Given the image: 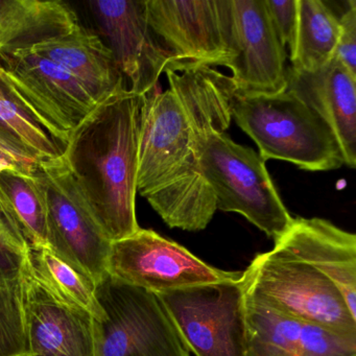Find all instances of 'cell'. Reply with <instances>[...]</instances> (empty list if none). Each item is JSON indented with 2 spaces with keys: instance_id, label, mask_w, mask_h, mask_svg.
Returning <instances> with one entry per match:
<instances>
[{
  "instance_id": "cell-4",
  "label": "cell",
  "mask_w": 356,
  "mask_h": 356,
  "mask_svg": "<svg viewBox=\"0 0 356 356\" xmlns=\"http://www.w3.org/2000/svg\"><path fill=\"white\" fill-rule=\"evenodd\" d=\"M197 147L218 209L241 214L274 241L286 232L293 218L259 154L216 129L202 132Z\"/></svg>"
},
{
  "instance_id": "cell-19",
  "label": "cell",
  "mask_w": 356,
  "mask_h": 356,
  "mask_svg": "<svg viewBox=\"0 0 356 356\" xmlns=\"http://www.w3.org/2000/svg\"><path fill=\"white\" fill-rule=\"evenodd\" d=\"M78 24L74 10L61 0H0V49L32 47Z\"/></svg>"
},
{
  "instance_id": "cell-12",
  "label": "cell",
  "mask_w": 356,
  "mask_h": 356,
  "mask_svg": "<svg viewBox=\"0 0 356 356\" xmlns=\"http://www.w3.org/2000/svg\"><path fill=\"white\" fill-rule=\"evenodd\" d=\"M231 59L225 67L237 95H274L286 90V51L264 0H229Z\"/></svg>"
},
{
  "instance_id": "cell-29",
  "label": "cell",
  "mask_w": 356,
  "mask_h": 356,
  "mask_svg": "<svg viewBox=\"0 0 356 356\" xmlns=\"http://www.w3.org/2000/svg\"><path fill=\"white\" fill-rule=\"evenodd\" d=\"M5 220V218H3V213H1V208H0V220Z\"/></svg>"
},
{
  "instance_id": "cell-2",
  "label": "cell",
  "mask_w": 356,
  "mask_h": 356,
  "mask_svg": "<svg viewBox=\"0 0 356 356\" xmlns=\"http://www.w3.org/2000/svg\"><path fill=\"white\" fill-rule=\"evenodd\" d=\"M145 95L114 91L70 133L64 160L93 216L111 241L140 229L137 174Z\"/></svg>"
},
{
  "instance_id": "cell-6",
  "label": "cell",
  "mask_w": 356,
  "mask_h": 356,
  "mask_svg": "<svg viewBox=\"0 0 356 356\" xmlns=\"http://www.w3.org/2000/svg\"><path fill=\"white\" fill-rule=\"evenodd\" d=\"M95 296L105 312L95 320V356H191L155 293L107 274Z\"/></svg>"
},
{
  "instance_id": "cell-20",
  "label": "cell",
  "mask_w": 356,
  "mask_h": 356,
  "mask_svg": "<svg viewBox=\"0 0 356 356\" xmlns=\"http://www.w3.org/2000/svg\"><path fill=\"white\" fill-rule=\"evenodd\" d=\"M0 208L10 228L26 247H47V201L36 172L0 170Z\"/></svg>"
},
{
  "instance_id": "cell-16",
  "label": "cell",
  "mask_w": 356,
  "mask_h": 356,
  "mask_svg": "<svg viewBox=\"0 0 356 356\" xmlns=\"http://www.w3.org/2000/svg\"><path fill=\"white\" fill-rule=\"evenodd\" d=\"M247 356H356V337L245 299Z\"/></svg>"
},
{
  "instance_id": "cell-15",
  "label": "cell",
  "mask_w": 356,
  "mask_h": 356,
  "mask_svg": "<svg viewBox=\"0 0 356 356\" xmlns=\"http://www.w3.org/2000/svg\"><path fill=\"white\" fill-rule=\"evenodd\" d=\"M274 250L309 264L337 287L356 318V236L323 218H293Z\"/></svg>"
},
{
  "instance_id": "cell-17",
  "label": "cell",
  "mask_w": 356,
  "mask_h": 356,
  "mask_svg": "<svg viewBox=\"0 0 356 356\" xmlns=\"http://www.w3.org/2000/svg\"><path fill=\"white\" fill-rule=\"evenodd\" d=\"M286 90L324 120L339 143L343 163L356 165V78L333 58L314 72L286 70Z\"/></svg>"
},
{
  "instance_id": "cell-25",
  "label": "cell",
  "mask_w": 356,
  "mask_h": 356,
  "mask_svg": "<svg viewBox=\"0 0 356 356\" xmlns=\"http://www.w3.org/2000/svg\"><path fill=\"white\" fill-rule=\"evenodd\" d=\"M26 257L28 247L5 220H0V285L22 281Z\"/></svg>"
},
{
  "instance_id": "cell-8",
  "label": "cell",
  "mask_w": 356,
  "mask_h": 356,
  "mask_svg": "<svg viewBox=\"0 0 356 356\" xmlns=\"http://www.w3.org/2000/svg\"><path fill=\"white\" fill-rule=\"evenodd\" d=\"M35 172L47 201V247L97 284L108 274L112 241L93 216L63 156L42 160Z\"/></svg>"
},
{
  "instance_id": "cell-27",
  "label": "cell",
  "mask_w": 356,
  "mask_h": 356,
  "mask_svg": "<svg viewBox=\"0 0 356 356\" xmlns=\"http://www.w3.org/2000/svg\"><path fill=\"white\" fill-rule=\"evenodd\" d=\"M264 3L279 40L285 49H291L297 24V0H264Z\"/></svg>"
},
{
  "instance_id": "cell-13",
  "label": "cell",
  "mask_w": 356,
  "mask_h": 356,
  "mask_svg": "<svg viewBox=\"0 0 356 356\" xmlns=\"http://www.w3.org/2000/svg\"><path fill=\"white\" fill-rule=\"evenodd\" d=\"M88 6L128 90L153 92L172 61L149 26L147 1L91 0Z\"/></svg>"
},
{
  "instance_id": "cell-24",
  "label": "cell",
  "mask_w": 356,
  "mask_h": 356,
  "mask_svg": "<svg viewBox=\"0 0 356 356\" xmlns=\"http://www.w3.org/2000/svg\"><path fill=\"white\" fill-rule=\"evenodd\" d=\"M0 356H30L24 330L22 281L0 285Z\"/></svg>"
},
{
  "instance_id": "cell-18",
  "label": "cell",
  "mask_w": 356,
  "mask_h": 356,
  "mask_svg": "<svg viewBox=\"0 0 356 356\" xmlns=\"http://www.w3.org/2000/svg\"><path fill=\"white\" fill-rule=\"evenodd\" d=\"M31 49L78 79L97 103L118 89L127 88L124 76L103 39L81 24Z\"/></svg>"
},
{
  "instance_id": "cell-1",
  "label": "cell",
  "mask_w": 356,
  "mask_h": 356,
  "mask_svg": "<svg viewBox=\"0 0 356 356\" xmlns=\"http://www.w3.org/2000/svg\"><path fill=\"white\" fill-rule=\"evenodd\" d=\"M164 74L168 88L145 95L137 193L170 228L201 231L218 208L197 140L208 129L228 130L236 89L230 76L210 66L172 63Z\"/></svg>"
},
{
  "instance_id": "cell-5",
  "label": "cell",
  "mask_w": 356,
  "mask_h": 356,
  "mask_svg": "<svg viewBox=\"0 0 356 356\" xmlns=\"http://www.w3.org/2000/svg\"><path fill=\"white\" fill-rule=\"evenodd\" d=\"M243 274L248 301L356 337V318L341 291L309 264L273 249L256 255Z\"/></svg>"
},
{
  "instance_id": "cell-22",
  "label": "cell",
  "mask_w": 356,
  "mask_h": 356,
  "mask_svg": "<svg viewBox=\"0 0 356 356\" xmlns=\"http://www.w3.org/2000/svg\"><path fill=\"white\" fill-rule=\"evenodd\" d=\"M0 139L40 160L62 157L66 145L22 101L0 70Z\"/></svg>"
},
{
  "instance_id": "cell-26",
  "label": "cell",
  "mask_w": 356,
  "mask_h": 356,
  "mask_svg": "<svg viewBox=\"0 0 356 356\" xmlns=\"http://www.w3.org/2000/svg\"><path fill=\"white\" fill-rule=\"evenodd\" d=\"M341 33L335 58L356 78V1L350 0L345 11L339 15Z\"/></svg>"
},
{
  "instance_id": "cell-10",
  "label": "cell",
  "mask_w": 356,
  "mask_h": 356,
  "mask_svg": "<svg viewBox=\"0 0 356 356\" xmlns=\"http://www.w3.org/2000/svg\"><path fill=\"white\" fill-rule=\"evenodd\" d=\"M0 70L22 101L64 145L97 102L61 66L31 47L0 49Z\"/></svg>"
},
{
  "instance_id": "cell-7",
  "label": "cell",
  "mask_w": 356,
  "mask_h": 356,
  "mask_svg": "<svg viewBox=\"0 0 356 356\" xmlns=\"http://www.w3.org/2000/svg\"><path fill=\"white\" fill-rule=\"evenodd\" d=\"M241 281L156 293L185 345L195 356H247L245 293Z\"/></svg>"
},
{
  "instance_id": "cell-9",
  "label": "cell",
  "mask_w": 356,
  "mask_h": 356,
  "mask_svg": "<svg viewBox=\"0 0 356 356\" xmlns=\"http://www.w3.org/2000/svg\"><path fill=\"white\" fill-rule=\"evenodd\" d=\"M110 276L152 293L176 291L210 283L241 281L243 272L220 270L153 230L112 241L108 258Z\"/></svg>"
},
{
  "instance_id": "cell-23",
  "label": "cell",
  "mask_w": 356,
  "mask_h": 356,
  "mask_svg": "<svg viewBox=\"0 0 356 356\" xmlns=\"http://www.w3.org/2000/svg\"><path fill=\"white\" fill-rule=\"evenodd\" d=\"M26 261L37 278L59 299L87 310L95 320L105 318L95 296L97 283L80 268L59 257L49 247L28 248Z\"/></svg>"
},
{
  "instance_id": "cell-21",
  "label": "cell",
  "mask_w": 356,
  "mask_h": 356,
  "mask_svg": "<svg viewBox=\"0 0 356 356\" xmlns=\"http://www.w3.org/2000/svg\"><path fill=\"white\" fill-rule=\"evenodd\" d=\"M298 15L291 49L293 70L314 72L335 57L341 24L339 17L322 0H297Z\"/></svg>"
},
{
  "instance_id": "cell-28",
  "label": "cell",
  "mask_w": 356,
  "mask_h": 356,
  "mask_svg": "<svg viewBox=\"0 0 356 356\" xmlns=\"http://www.w3.org/2000/svg\"><path fill=\"white\" fill-rule=\"evenodd\" d=\"M40 160L28 155L0 139V170L6 168L22 170L32 174L36 170Z\"/></svg>"
},
{
  "instance_id": "cell-14",
  "label": "cell",
  "mask_w": 356,
  "mask_h": 356,
  "mask_svg": "<svg viewBox=\"0 0 356 356\" xmlns=\"http://www.w3.org/2000/svg\"><path fill=\"white\" fill-rule=\"evenodd\" d=\"M24 330L30 356H95V318L51 293L28 261L22 280Z\"/></svg>"
},
{
  "instance_id": "cell-3",
  "label": "cell",
  "mask_w": 356,
  "mask_h": 356,
  "mask_svg": "<svg viewBox=\"0 0 356 356\" xmlns=\"http://www.w3.org/2000/svg\"><path fill=\"white\" fill-rule=\"evenodd\" d=\"M232 118L264 161L291 162L308 172L339 170L343 154L324 120L291 91L235 95Z\"/></svg>"
},
{
  "instance_id": "cell-11",
  "label": "cell",
  "mask_w": 356,
  "mask_h": 356,
  "mask_svg": "<svg viewBox=\"0 0 356 356\" xmlns=\"http://www.w3.org/2000/svg\"><path fill=\"white\" fill-rule=\"evenodd\" d=\"M147 19L172 63L225 66L231 59L229 0H145Z\"/></svg>"
}]
</instances>
